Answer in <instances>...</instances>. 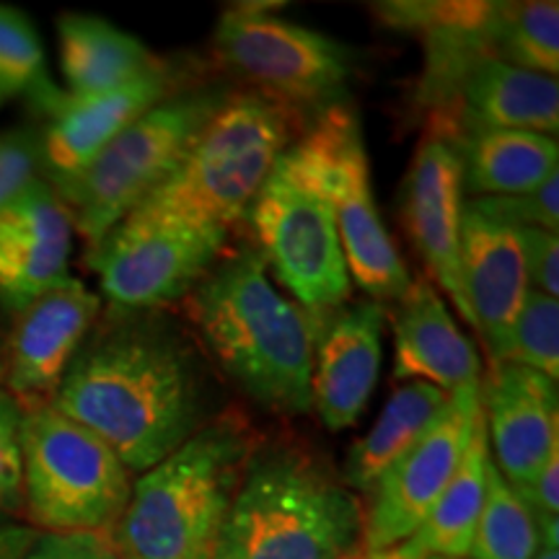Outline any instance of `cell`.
<instances>
[{"label": "cell", "instance_id": "obj_1", "mask_svg": "<svg viewBox=\"0 0 559 559\" xmlns=\"http://www.w3.org/2000/svg\"><path fill=\"white\" fill-rule=\"evenodd\" d=\"M52 407L102 438L132 474L153 469L218 409L200 347L164 309L109 306L81 342Z\"/></svg>", "mask_w": 559, "mask_h": 559}, {"label": "cell", "instance_id": "obj_2", "mask_svg": "<svg viewBox=\"0 0 559 559\" xmlns=\"http://www.w3.org/2000/svg\"><path fill=\"white\" fill-rule=\"evenodd\" d=\"M223 373L272 415L311 412L313 321L272 280L254 247L221 257L181 300Z\"/></svg>", "mask_w": 559, "mask_h": 559}, {"label": "cell", "instance_id": "obj_3", "mask_svg": "<svg viewBox=\"0 0 559 559\" xmlns=\"http://www.w3.org/2000/svg\"><path fill=\"white\" fill-rule=\"evenodd\" d=\"M362 549V502L300 440L257 443L210 559H345Z\"/></svg>", "mask_w": 559, "mask_h": 559}, {"label": "cell", "instance_id": "obj_4", "mask_svg": "<svg viewBox=\"0 0 559 559\" xmlns=\"http://www.w3.org/2000/svg\"><path fill=\"white\" fill-rule=\"evenodd\" d=\"M260 436L241 409H223L132 481L111 528L122 559H210Z\"/></svg>", "mask_w": 559, "mask_h": 559}, {"label": "cell", "instance_id": "obj_5", "mask_svg": "<svg viewBox=\"0 0 559 559\" xmlns=\"http://www.w3.org/2000/svg\"><path fill=\"white\" fill-rule=\"evenodd\" d=\"M293 145V115L260 94H230L185 158L132 213L230 230L247 213L277 158Z\"/></svg>", "mask_w": 559, "mask_h": 559}, {"label": "cell", "instance_id": "obj_6", "mask_svg": "<svg viewBox=\"0 0 559 559\" xmlns=\"http://www.w3.org/2000/svg\"><path fill=\"white\" fill-rule=\"evenodd\" d=\"M228 99L226 83H192L138 117L86 169L52 181L73 230L88 247L171 177L194 138Z\"/></svg>", "mask_w": 559, "mask_h": 559}, {"label": "cell", "instance_id": "obj_7", "mask_svg": "<svg viewBox=\"0 0 559 559\" xmlns=\"http://www.w3.org/2000/svg\"><path fill=\"white\" fill-rule=\"evenodd\" d=\"M132 481V472L102 438L52 404L24 412L21 495L26 519L41 534H111Z\"/></svg>", "mask_w": 559, "mask_h": 559}, {"label": "cell", "instance_id": "obj_8", "mask_svg": "<svg viewBox=\"0 0 559 559\" xmlns=\"http://www.w3.org/2000/svg\"><path fill=\"white\" fill-rule=\"evenodd\" d=\"M247 221L272 280L311 319L345 306L353 293L332 200L304 153L290 145L251 202Z\"/></svg>", "mask_w": 559, "mask_h": 559}, {"label": "cell", "instance_id": "obj_9", "mask_svg": "<svg viewBox=\"0 0 559 559\" xmlns=\"http://www.w3.org/2000/svg\"><path fill=\"white\" fill-rule=\"evenodd\" d=\"M221 66L239 75L254 94L275 102L293 117L345 104L349 83L358 75L360 50L326 34L306 29L264 5H236L215 29Z\"/></svg>", "mask_w": 559, "mask_h": 559}, {"label": "cell", "instance_id": "obj_10", "mask_svg": "<svg viewBox=\"0 0 559 559\" xmlns=\"http://www.w3.org/2000/svg\"><path fill=\"white\" fill-rule=\"evenodd\" d=\"M296 148L330 194L349 280L376 304H394L412 277L376 207L366 140L355 109L337 104L321 111Z\"/></svg>", "mask_w": 559, "mask_h": 559}, {"label": "cell", "instance_id": "obj_11", "mask_svg": "<svg viewBox=\"0 0 559 559\" xmlns=\"http://www.w3.org/2000/svg\"><path fill=\"white\" fill-rule=\"evenodd\" d=\"M226 228L130 213L86 251L109 306L166 309L185 300L215 267L228 243Z\"/></svg>", "mask_w": 559, "mask_h": 559}, {"label": "cell", "instance_id": "obj_12", "mask_svg": "<svg viewBox=\"0 0 559 559\" xmlns=\"http://www.w3.org/2000/svg\"><path fill=\"white\" fill-rule=\"evenodd\" d=\"M481 417V381L451 391L430 425L368 492L362 510V551H389L407 542L436 506Z\"/></svg>", "mask_w": 559, "mask_h": 559}, {"label": "cell", "instance_id": "obj_13", "mask_svg": "<svg viewBox=\"0 0 559 559\" xmlns=\"http://www.w3.org/2000/svg\"><path fill=\"white\" fill-rule=\"evenodd\" d=\"M187 86H192L190 73L169 60H160L148 73L120 88L86 99H73L52 86L37 99V107L50 117V124L39 135L47 181L52 185L86 169L138 117Z\"/></svg>", "mask_w": 559, "mask_h": 559}, {"label": "cell", "instance_id": "obj_14", "mask_svg": "<svg viewBox=\"0 0 559 559\" xmlns=\"http://www.w3.org/2000/svg\"><path fill=\"white\" fill-rule=\"evenodd\" d=\"M313 321L311 412L330 432L358 423L379 386L386 306L355 300Z\"/></svg>", "mask_w": 559, "mask_h": 559}, {"label": "cell", "instance_id": "obj_15", "mask_svg": "<svg viewBox=\"0 0 559 559\" xmlns=\"http://www.w3.org/2000/svg\"><path fill=\"white\" fill-rule=\"evenodd\" d=\"M99 317L102 298L75 277H66L19 311L0 386L21 409L52 404L70 360Z\"/></svg>", "mask_w": 559, "mask_h": 559}, {"label": "cell", "instance_id": "obj_16", "mask_svg": "<svg viewBox=\"0 0 559 559\" xmlns=\"http://www.w3.org/2000/svg\"><path fill=\"white\" fill-rule=\"evenodd\" d=\"M461 158L438 132H425L404 177L402 218L409 241L428 264L432 285L449 296L459 317L474 330V319L461 283V210H464Z\"/></svg>", "mask_w": 559, "mask_h": 559}, {"label": "cell", "instance_id": "obj_17", "mask_svg": "<svg viewBox=\"0 0 559 559\" xmlns=\"http://www.w3.org/2000/svg\"><path fill=\"white\" fill-rule=\"evenodd\" d=\"M489 456L510 487H523L559 451L557 381L536 370L498 362L481 381Z\"/></svg>", "mask_w": 559, "mask_h": 559}, {"label": "cell", "instance_id": "obj_18", "mask_svg": "<svg viewBox=\"0 0 559 559\" xmlns=\"http://www.w3.org/2000/svg\"><path fill=\"white\" fill-rule=\"evenodd\" d=\"M461 283L474 319V334L489 353V366L506 347L523 298L531 290L519 228L487 218L464 200L461 210Z\"/></svg>", "mask_w": 559, "mask_h": 559}, {"label": "cell", "instance_id": "obj_19", "mask_svg": "<svg viewBox=\"0 0 559 559\" xmlns=\"http://www.w3.org/2000/svg\"><path fill=\"white\" fill-rule=\"evenodd\" d=\"M70 241L73 223L47 179L0 207V304L19 313L70 277Z\"/></svg>", "mask_w": 559, "mask_h": 559}, {"label": "cell", "instance_id": "obj_20", "mask_svg": "<svg viewBox=\"0 0 559 559\" xmlns=\"http://www.w3.org/2000/svg\"><path fill=\"white\" fill-rule=\"evenodd\" d=\"M386 319L394 330V381H425L445 394L481 381L477 347L430 277L412 280Z\"/></svg>", "mask_w": 559, "mask_h": 559}, {"label": "cell", "instance_id": "obj_21", "mask_svg": "<svg viewBox=\"0 0 559 559\" xmlns=\"http://www.w3.org/2000/svg\"><path fill=\"white\" fill-rule=\"evenodd\" d=\"M428 130L456 148L466 200L531 192L557 171L559 145L551 135L489 128L449 109L432 111Z\"/></svg>", "mask_w": 559, "mask_h": 559}, {"label": "cell", "instance_id": "obj_22", "mask_svg": "<svg viewBox=\"0 0 559 559\" xmlns=\"http://www.w3.org/2000/svg\"><path fill=\"white\" fill-rule=\"evenodd\" d=\"M474 122L502 130H526L557 138L559 86L557 79L481 55L459 75L443 107Z\"/></svg>", "mask_w": 559, "mask_h": 559}, {"label": "cell", "instance_id": "obj_23", "mask_svg": "<svg viewBox=\"0 0 559 559\" xmlns=\"http://www.w3.org/2000/svg\"><path fill=\"white\" fill-rule=\"evenodd\" d=\"M58 39L60 68L68 83L66 94L73 99L120 88L160 62L138 37L99 16L66 13L58 19Z\"/></svg>", "mask_w": 559, "mask_h": 559}, {"label": "cell", "instance_id": "obj_24", "mask_svg": "<svg viewBox=\"0 0 559 559\" xmlns=\"http://www.w3.org/2000/svg\"><path fill=\"white\" fill-rule=\"evenodd\" d=\"M489 464V440L485 412H481L477 430H474L469 449L461 459L459 469L453 472L436 506L419 523V528L402 542L394 551L402 559H466L472 551L474 534L485 502Z\"/></svg>", "mask_w": 559, "mask_h": 559}, {"label": "cell", "instance_id": "obj_25", "mask_svg": "<svg viewBox=\"0 0 559 559\" xmlns=\"http://www.w3.org/2000/svg\"><path fill=\"white\" fill-rule=\"evenodd\" d=\"M445 400H449L445 391L425 381L400 383L389 402L383 404L376 423L370 425V430L355 440L353 449L347 451L340 472L342 485L353 489L355 495H368L370 487L389 469L391 461L428 428Z\"/></svg>", "mask_w": 559, "mask_h": 559}, {"label": "cell", "instance_id": "obj_26", "mask_svg": "<svg viewBox=\"0 0 559 559\" xmlns=\"http://www.w3.org/2000/svg\"><path fill=\"white\" fill-rule=\"evenodd\" d=\"M495 58L510 66L557 79L559 73V5L555 0L495 3L489 24Z\"/></svg>", "mask_w": 559, "mask_h": 559}, {"label": "cell", "instance_id": "obj_27", "mask_svg": "<svg viewBox=\"0 0 559 559\" xmlns=\"http://www.w3.org/2000/svg\"><path fill=\"white\" fill-rule=\"evenodd\" d=\"M539 549V526L534 513L489 456L485 502L469 559H534Z\"/></svg>", "mask_w": 559, "mask_h": 559}, {"label": "cell", "instance_id": "obj_28", "mask_svg": "<svg viewBox=\"0 0 559 559\" xmlns=\"http://www.w3.org/2000/svg\"><path fill=\"white\" fill-rule=\"evenodd\" d=\"M502 362L531 368L547 379H559V300L544 296L539 290H528L506 347Z\"/></svg>", "mask_w": 559, "mask_h": 559}, {"label": "cell", "instance_id": "obj_29", "mask_svg": "<svg viewBox=\"0 0 559 559\" xmlns=\"http://www.w3.org/2000/svg\"><path fill=\"white\" fill-rule=\"evenodd\" d=\"M52 88L45 75V50L32 21L16 9L0 5V96L29 94L32 99Z\"/></svg>", "mask_w": 559, "mask_h": 559}, {"label": "cell", "instance_id": "obj_30", "mask_svg": "<svg viewBox=\"0 0 559 559\" xmlns=\"http://www.w3.org/2000/svg\"><path fill=\"white\" fill-rule=\"evenodd\" d=\"M487 218L513 228H542L557 234L559 228V171L542 181L536 190L508 198H474L466 200Z\"/></svg>", "mask_w": 559, "mask_h": 559}, {"label": "cell", "instance_id": "obj_31", "mask_svg": "<svg viewBox=\"0 0 559 559\" xmlns=\"http://www.w3.org/2000/svg\"><path fill=\"white\" fill-rule=\"evenodd\" d=\"M41 171L39 135L32 130L0 132V207L19 198Z\"/></svg>", "mask_w": 559, "mask_h": 559}, {"label": "cell", "instance_id": "obj_32", "mask_svg": "<svg viewBox=\"0 0 559 559\" xmlns=\"http://www.w3.org/2000/svg\"><path fill=\"white\" fill-rule=\"evenodd\" d=\"M21 423L24 409L0 386V513L24 508L21 495Z\"/></svg>", "mask_w": 559, "mask_h": 559}, {"label": "cell", "instance_id": "obj_33", "mask_svg": "<svg viewBox=\"0 0 559 559\" xmlns=\"http://www.w3.org/2000/svg\"><path fill=\"white\" fill-rule=\"evenodd\" d=\"M24 559H122L109 531L39 534Z\"/></svg>", "mask_w": 559, "mask_h": 559}, {"label": "cell", "instance_id": "obj_34", "mask_svg": "<svg viewBox=\"0 0 559 559\" xmlns=\"http://www.w3.org/2000/svg\"><path fill=\"white\" fill-rule=\"evenodd\" d=\"M519 239L523 247V262L531 290H539L544 296H559V239L557 234L542 228H519Z\"/></svg>", "mask_w": 559, "mask_h": 559}, {"label": "cell", "instance_id": "obj_35", "mask_svg": "<svg viewBox=\"0 0 559 559\" xmlns=\"http://www.w3.org/2000/svg\"><path fill=\"white\" fill-rule=\"evenodd\" d=\"M519 498L539 521H559V451L544 461L539 472L531 477L523 487H513Z\"/></svg>", "mask_w": 559, "mask_h": 559}, {"label": "cell", "instance_id": "obj_36", "mask_svg": "<svg viewBox=\"0 0 559 559\" xmlns=\"http://www.w3.org/2000/svg\"><path fill=\"white\" fill-rule=\"evenodd\" d=\"M37 536L39 531H34L32 526L3 523L0 526V559H24Z\"/></svg>", "mask_w": 559, "mask_h": 559}, {"label": "cell", "instance_id": "obj_37", "mask_svg": "<svg viewBox=\"0 0 559 559\" xmlns=\"http://www.w3.org/2000/svg\"><path fill=\"white\" fill-rule=\"evenodd\" d=\"M345 559H402L400 555H396L394 549H389V551H355V555H349V557H345Z\"/></svg>", "mask_w": 559, "mask_h": 559}, {"label": "cell", "instance_id": "obj_38", "mask_svg": "<svg viewBox=\"0 0 559 559\" xmlns=\"http://www.w3.org/2000/svg\"><path fill=\"white\" fill-rule=\"evenodd\" d=\"M534 559H559V549H539Z\"/></svg>", "mask_w": 559, "mask_h": 559}, {"label": "cell", "instance_id": "obj_39", "mask_svg": "<svg viewBox=\"0 0 559 559\" xmlns=\"http://www.w3.org/2000/svg\"><path fill=\"white\" fill-rule=\"evenodd\" d=\"M0 379H3V362H0Z\"/></svg>", "mask_w": 559, "mask_h": 559}, {"label": "cell", "instance_id": "obj_40", "mask_svg": "<svg viewBox=\"0 0 559 559\" xmlns=\"http://www.w3.org/2000/svg\"><path fill=\"white\" fill-rule=\"evenodd\" d=\"M3 99H5V96H0V104H3Z\"/></svg>", "mask_w": 559, "mask_h": 559}, {"label": "cell", "instance_id": "obj_41", "mask_svg": "<svg viewBox=\"0 0 559 559\" xmlns=\"http://www.w3.org/2000/svg\"><path fill=\"white\" fill-rule=\"evenodd\" d=\"M432 559H440V557H432ZM466 559H469V557H466Z\"/></svg>", "mask_w": 559, "mask_h": 559}]
</instances>
